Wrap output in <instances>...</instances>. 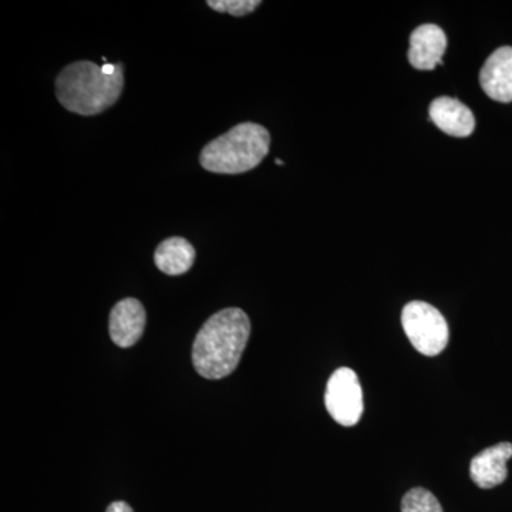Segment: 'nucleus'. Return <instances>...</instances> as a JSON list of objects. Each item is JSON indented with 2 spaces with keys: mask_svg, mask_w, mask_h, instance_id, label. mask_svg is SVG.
I'll use <instances>...</instances> for the list:
<instances>
[{
  "mask_svg": "<svg viewBox=\"0 0 512 512\" xmlns=\"http://www.w3.org/2000/svg\"><path fill=\"white\" fill-rule=\"evenodd\" d=\"M402 512H444L436 495L426 488H413L404 495Z\"/></svg>",
  "mask_w": 512,
  "mask_h": 512,
  "instance_id": "f8f14e48",
  "label": "nucleus"
},
{
  "mask_svg": "<svg viewBox=\"0 0 512 512\" xmlns=\"http://www.w3.org/2000/svg\"><path fill=\"white\" fill-rule=\"evenodd\" d=\"M271 136L261 124L241 123L202 148V168L215 174L254 170L269 153Z\"/></svg>",
  "mask_w": 512,
  "mask_h": 512,
  "instance_id": "7ed1b4c3",
  "label": "nucleus"
},
{
  "mask_svg": "<svg viewBox=\"0 0 512 512\" xmlns=\"http://www.w3.org/2000/svg\"><path fill=\"white\" fill-rule=\"evenodd\" d=\"M110 336L120 348L136 345L146 328V309L134 298L123 299L110 313Z\"/></svg>",
  "mask_w": 512,
  "mask_h": 512,
  "instance_id": "423d86ee",
  "label": "nucleus"
},
{
  "mask_svg": "<svg viewBox=\"0 0 512 512\" xmlns=\"http://www.w3.org/2000/svg\"><path fill=\"white\" fill-rule=\"evenodd\" d=\"M207 5L217 12L229 13V15L242 18V16L255 12L262 2L259 0H208Z\"/></svg>",
  "mask_w": 512,
  "mask_h": 512,
  "instance_id": "ddd939ff",
  "label": "nucleus"
},
{
  "mask_svg": "<svg viewBox=\"0 0 512 512\" xmlns=\"http://www.w3.org/2000/svg\"><path fill=\"white\" fill-rule=\"evenodd\" d=\"M480 83L490 99L512 101V47H500L488 57L480 73Z\"/></svg>",
  "mask_w": 512,
  "mask_h": 512,
  "instance_id": "0eeeda50",
  "label": "nucleus"
},
{
  "mask_svg": "<svg viewBox=\"0 0 512 512\" xmlns=\"http://www.w3.org/2000/svg\"><path fill=\"white\" fill-rule=\"evenodd\" d=\"M447 49V37L436 25L419 26L410 36L409 62L417 70H433Z\"/></svg>",
  "mask_w": 512,
  "mask_h": 512,
  "instance_id": "1a4fd4ad",
  "label": "nucleus"
},
{
  "mask_svg": "<svg viewBox=\"0 0 512 512\" xmlns=\"http://www.w3.org/2000/svg\"><path fill=\"white\" fill-rule=\"evenodd\" d=\"M430 119L443 133L468 137L476 130V117L466 104L453 97H439L430 104Z\"/></svg>",
  "mask_w": 512,
  "mask_h": 512,
  "instance_id": "9d476101",
  "label": "nucleus"
},
{
  "mask_svg": "<svg viewBox=\"0 0 512 512\" xmlns=\"http://www.w3.org/2000/svg\"><path fill=\"white\" fill-rule=\"evenodd\" d=\"M106 512H134L133 508L130 507L124 501H116V503L110 504Z\"/></svg>",
  "mask_w": 512,
  "mask_h": 512,
  "instance_id": "4468645a",
  "label": "nucleus"
},
{
  "mask_svg": "<svg viewBox=\"0 0 512 512\" xmlns=\"http://www.w3.org/2000/svg\"><path fill=\"white\" fill-rule=\"evenodd\" d=\"M276 164H279V165H284V161L282 160H278V158H276Z\"/></svg>",
  "mask_w": 512,
  "mask_h": 512,
  "instance_id": "2eb2a0df",
  "label": "nucleus"
},
{
  "mask_svg": "<svg viewBox=\"0 0 512 512\" xmlns=\"http://www.w3.org/2000/svg\"><path fill=\"white\" fill-rule=\"evenodd\" d=\"M249 335L251 322L242 309L228 308L212 315L192 346V363L198 375L211 380L231 375L247 348Z\"/></svg>",
  "mask_w": 512,
  "mask_h": 512,
  "instance_id": "f257e3e1",
  "label": "nucleus"
},
{
  "mask_svg": "<svg viewBox=\"0 0 512 512\" xmlns=\"http://www.w3.org/2000/svg\"><path fill=\"white\" fill-rule=\"evenodd\" d=\"M195 261V249L185 238L165 239L158 245L154 262L165 275L177 276L190 271Z\"/></svg>",
  "mask_w": 512,
  "mask_h": 512,
  "instance_id": "9b49d317",
  "label": "nucleus"
},
{
  "mask_svg": "<svg viewBox=\"0 0 512 512\" xmlns=\"http://www.w3.org/2000/svg\"><path fill=\"white\" fill-rule=\"evenodd\" d=\"M124 87L121 64L76 62L64 67L56 79L57 100L80 116H96L116 104Z\"/></svg>",
  "mask_w": 512,
  "mask_h": 512,
  "instance_id": "f03ea898",
  "label": "nucleus"
},
{
  "mask_svg": "<svg viewBox=\"0 0 512 512\" xmlns=\"http://www.w3.org/2000/svg\"><path fill=\"white\" fill-rule=\"evenodd\" d=\"M326 409L343 427L359 423L363 414V392L357 375L349 367H340L330 376L325 394Z\"/></svg>",
  "mask_w": 512,
  "mask_h": 512,
  "instance_id": "39448f33",
  "label": "nucleus"
},
{
  "mask_svg": "<svg viewBox=\"0 0 512 512\" xmlns=\"http://www.w3.org/2000/svg\"><path fill=\"white\" fill-rule=\"evenodd\" d=\"M402 325L413 348L424 356H437L450 339L447 320L430 303L414 301L404 306Z\"/></svg>",
  "mask_w": 512,
  "mask_h": 512,
  "instance_id": "20e7f679",
  "label": "nucleus"
},
{
  "mask_svg": "<svg viewBox=\"0 0 512 512\" xmlns=\"http://www.w3.org/2000/svg\"><path fill=\"white\" fill-rule=\"evenodd\" d=\"M511 457V443H500L497 446L485 448L471 460V480L483 490H490L503 484L508 477L507 463Z\"/></svg>",
  "mask_w": 512,
  "mask_h": 512,
  "instance_id": "6e6552de",
  "label": "nucleus"
}]
</instances>
